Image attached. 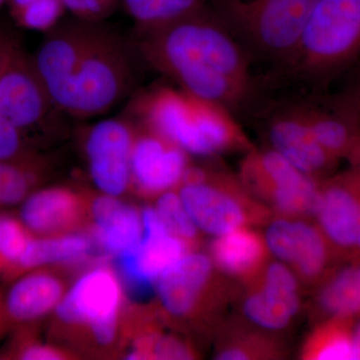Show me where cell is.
Instances as JSON below:
<instances>
[{
	"label": "cell",
	"instance_id": "cb8c5ba5",
	"mask_svg": "<svg viewBox=\"0 0 360 360\" xmlns=\"http://www.w3.org/2000/svg\"><path fill=\"white\" fill-rule=\"evenodd\" d=\"M96 255L89 233H68L30 238L16 266L14 279L30 270L53 264H80ZM13 279V281H14Z\"/></svg>",
	"mask_w": 360,
	"mask_h": 360
},
{
	"label": "cell",
	"instance_id": "2e32d148",
	"mask_svg": "<svg viewBox=\"0 0 360 360\" xmlns=\"http://www.w3.org/2000/svg\"><path fill=\"white\" fill-rule=\"evenodd\" d=\"M360 219V172L354 167L321 181L314 221L340 264L354 259Z\"/></svg>",
	"mask_w": 360,
	"mask_h": 360
},
{
	"label": "cell",
	"instance_id": "8d00e7d4",
	"mask_svg": "<svg viewBox=\"0 0 360 360\" xmlns=\"http://www.w3.org/2000/svg\"><path fill=\"white\" fill-rule=\"evenodd\" d=\"M34 0H8L6 6H8L9 13L11 18H14L16 14L20 13L26 6H30Z\"/></svg>",
	"mask_w": 360,
	"mask_h": 360
},
{
	"label": "cell",
	"instance_id": "5b68a950",
	"mask_svg": "<svg viewBox=\"0 0 360 360\" xmlns=\"http://www.w3.org/2000/svg\"><path fill=\"white\" fill-rule=\"evenodd\" d=\"M321 0H210L252 63L276 73L292 58Z\"/></svg>",
	"mask_w": 360,
	"mask_h": 360
},
{
	"label": "cell",
	"instance_id": "60d3db41",
	"mask_svg": "<svg viewBox=\"0 0 360 360\" xmlns=\"http://www.w3.org/2000/svg\"><path fill=\"white\" fill-rule=\"evenodd\" d=\"M360 262V219L359 225V232H357L356 246H355V251L354 259L352 262Z\"/></svg>",
	"mask_w": 360,
	"mask_h": 360
},
{
	"label": "cell",
	"instance_id": "ac0fdd59",
	"mask_svg": "<svg viewBox=\"0 0 360 360\" xmlns=\"http://www.w3.org/2000/svg\"><path fill=\"white\" fill-rule=\"evenodd\" d=\"M300 101L319 143L338 160H347L360 141L359 84L335 96Z\"/></svg>",
	"mask_w": 360,
	"mask_h": 360
},
{
	"label": "cell",
	"instance_id": "83f0119b",
	"mask_svg": "<svg viewBox=\"0 0 360 360\" xmlns=\"http://www.w3.org/2000/svg\"><path fill=\"white\" fill-rule=\"evenodd\" d=\"M134 27L170 22L207 6L210 0H120Z\"/></svg>",
	"mask_w": 360,
	"mask_h": 360
},
{
	"label": "cell",
	"instance_id": "74e56055",
	"mask_svg": "<svg viewBox=\"0 0 360 360\" xmlns=\"http://www.w3.org/2000/svg\"><path fill=\"white\" fill-rule=\"evenodd\" d=\"M359 321H355L352 343H354V359L360 360V317H357Z\"/></svg>",
	"mask_w": 360,
	"mask_h": 360
},
{
	"label": "cell",
	"instance_id": "1f68e13d",
	"mask_svg": "<svg viewBox=\"0 0 360 360\" xmlns=\"http://www.w3.org/2000/svg\"><path fill=\"white\" fill-rule=\"evenodd\" d=\"M70 354L56 347L44 345L34 340L28 331L22 330L15 336L11 347L1 354L0 359L21 360H59L66 359Z\"/></svg>",
	"mask_w": 360,
	"mask_h": 360
},
{
	"label": "cell",
	"instance_id": "d590c367",
	"mask_svg": "<svg viewBox=\"0 0 360 360\" xmlns=\"http://www.w3.org/2000/svg\"><path fill=\"white\" fill-rule=\"evenodd\" d=\"M15 44V40L0 30V75L4 71V66H6Z\"/></svg>",
	"mask_w": 360,
	"mask_h": 360
},
{
	"label": "cell",
	"instance_id": "277c9868",
	"mask_svg": "<svg viewBox=\"0 0 360 360\" xmlns=\"http://www.w3.org/2000/svg\"><path fill=\"white\" fill-rule=\"evenodd\" d=\"M359 59L360 0H321L295 54L276 77L321 91Z\"/></svg>",
	"mask_w": 360,
	"mask_h": 360
},
{
	"label": "cell",
	"instance_id": "d6a6232c",
	"mask_svg": "<svg viewBox=\"0 0 360 360\" xmlns=\"http://www.w3.org/2000/svg\"><path fill=\"white\" fill-rule=\"evenodd\" d=\"M150 338L149 359H194L198 352L184 338L174 335H165L156 329Z\"/></svg>",
	"mask_w": 360,
	"mask_h": 360
},
{
	"label": "cell",
	"instance_id": "9c48e42d",
	"mask_svg": "<svg viewBox=\"0 0 360 360\" xmlns=\"http://www.w3.org/2000/svg\"><path fill=\"white\" fill-rule=\"evenodd\" d=\"M122 284L115 270L101 264L87 270L56 307V319L85 331L96 345L108 347L120 333Z\"/></svg>",
	"mask_w": 360,
	"mask_h": 360
},
{
	"label": "cell",
	"instance_id": "6da1fadb",
	"mask_svg": "<svg viewBox=\"0 0 360 360\" xmlns=\"http://www.w3.org/2000/svg\"><path fill=\"white\" fill-rule=\"evenodd\" d=\"M130 40L142 65L194 96L222 104L233 113L257 98L252 60L210 0L179 20L134 27Z\"/></svg>",
	"mask_w": 360,
	"mask_h": 360
},
{
	"label": "cell",
	"instance_id": "ffe728a7",
	"mask_svg": "<svg viewBox=\"0 0 360 360\" xmlns=\"http://www.w3.org/2000/svg\"><path fill=\"white\" fill-rule=\"evenodd\" d=\"M89 214L94 224L89 236L96 255L103 259L134 250L143 238L141 212L118 196L103 193L91 198Z\"/></svg>",
	"mask_w": 360,
	"mask_h": 360
},
{
	"label": "cell",
	"instance_id": "44dd1931",
	"mask_svg": "<svg viewBox=\"0 0 360 360\" xmlns=\"http://www.w3.org/2000/svg\"><path fill=\"white\" fill-rule=\"evenodd\" d=\"M207 255L217 269L241 286L255 281L272 257L264 234L257 229H238L213 238Z\"/></svg>",
	"mask_w": 360,
	"mask_h": 360
},
{
	"label": "cell",
	"instance_id": "7402d4cb",
	"mask_svg": "<svg viewBox=\"0 0 360 360\" xmlns=\"http://www.w3.org/2000/svg\"><path fill=\"white\" fill-rule=\"evenodd\" d=\"M60 277L45 269H33L14 279L4 295V310L11 326L30 324L56 309L65 295Z\"/></svg>",
	"mask_w": 360,
	"mask_h": 360
},
{
	"label": "cell",
	"instance_id": "30bf717a",
	"mask_svg": "<svg viewBox=\"0 0 360 360\" xmlns=\"http://www.w3.org/2000/svg\"><path fill=\"white\" fill-rule=\"evenodd\" d=\"M0 116L35 146V137L58 125L63 115L52 103L30 56L14 45L0 75Z\"/></svg>",
	"mask_w": 360,
	"mask_h": 360
},
{
	"label": "cell",
	"instance_id": "ba28073f",
	"mask_svg": "<svg viewBox=\"0 0 360 360\" xmlns=\"http://www.w3.org/2000/svg\"><path fill=\"white\" fill-rule=\"evenodd\" d=\"M238 176L274 217L314 220L321 180L307 176L269 146L245 153Z\"/></svg>",
	"mask_w": 360,
	"mask_h": 360
},
{
	"label": "cell",
	"instance_id": "f546056e",
	"mask_svg": "<svg viewBox=\"0 0 360 360\" xmlns=\"http://www.w3.org/2000/svg\"><path fill=\"white\" fill-rule=\"evenodd\" d=\"M33 234L20 217L0 213V277L13 281L16 266Z\"/></svg>",
	"mask_w": 360,
	"mask_h": 360
},
{
	"label": "cell",
	"instance_id": "5bb4252c",
	"mask_svg": "<svg viewBox=\"0 0 360 360\" xmlns=\"http://www.w3.org/2000/svg\"><path fill=\"white\" fill-rule=\"evenodd\" d=\"M82 130V144L90 177L108 195L130 188L135 123L129 116L106 118Z\"/></svg>",
	"mask_w": 360,
	"mask_h": 360
},
{
	"label": "cell",
	"instance_id": "ab89813d",
	"mask_svg": "<svg viewBox=\"0 0 360 360\" xmlns=\"http://www.w3.org/2000/svg\"><path fill=\"white\" fill-rule=\"evenodd\" d=\"M347 160L349 161L350 167H354L360 172V141L352 155L348 156Z\"/></svg>",
	"mask_w": 360,
	"mask_h": 360
},
{
	"label": "cell",
	"instance_id": "9a60e30c",
	"mask_svg": "<svg viewBox=\"0 0 360 360\" xmlns=\"http://www.w3.org/2000/svg\"><path fill=\"white\" fill-rule=\"evenodd\" d=\"M141 214L143 238L141 243L115 257L122 285L136 296L146 295L155 288L158 277L191 251L168 232L155 207L148 206Z\"/></svg>",
	"mask_w": 360,
	"mask_h": 360
},
{
	"label": "cell",
	"instance_id": "e575fe53",
	"mask_svg": "<svg viewBox=\"0 0 360 360\" xmlns=\"http://www.w3.org/2000/svg\"><path fill=\"white\" fill-rule=\"evenodd\" d=\"M73 18L89 22H104L115 13L120 0H61Z\"/></svg>",
	"mask_w": 360,
	"mask_h": 360
},
{
	"label": "cell",
	"instance_id": "b9f144b4",
	"mask_svg": "<svg viewBox=\"0 0 360 360\" xmlns=\"http://www.w3.org/2000/svg\"><path fill=\"white\" fill-rule=\"evenodd\" d=\"M7 2H8V0H0V11H1L2 7L7 4Z\"/></svg>",
	"mask_w": 360,
	"mask_h": 360
},
{
	"label": "cell",
	"instance_id": "8fae6325",
	"mask_svg": "<svg viewBox=\"0 0 360 360\" xmlns=\"http://www.w3.org/2000/svg\"><path fill=\"white\" fill-rule=\"evenodd\" d=\"M264 227L270 255L292 270L302 288L316 290L342 265L314 220L274 217Z\"/></svg>",
	"mask_w": 360,
	"mask_h": 360
},
{
	"label": "cell",
	"instance_id": "836d02e7",
	"mask_svg": "<svg viewBox=\"0 0 360 360\" xmlns=\"http://www.w3.org/2000/svg\"><path fill=\"white\" fill-rule=\"evenodd\" d=\"M39 153L37 146L6 118L0 116V161Z\"/></svg>",
	"mask_w": 360,
	"mask_h": 360
},
{
	"label": "cell",
	"instance_id": "52a82bcc",
	"mask_svg": "<svg viewBox=\"0 0 360 360\" xmlns=\"http://www.w3.org/2000/svg\"><path fill=\"white\" fill-rule=\"evenodd\" d=\"M177 191L196 226L213 238L264 227L274 217L269 207L248 193L238 174L221 168L191 165Z\"/></svg>",
	"mask_w": 360,
	"mask_h": 360
},
{
	"label": "cell",
	"instance_id": "7bdbcfd3",
	"mask_svg": "<svg viewBox=\"0 0 360 360\" xmlns=\"http://www.w3.org/2000/svg\"><path fill=\"white\" fill-rule=\"evenodd\" d=\"M359 87H360V82H359Z\"/></svg>",
	"mask_w": 360,
	"mask_h": 360
},
{
	"label": "cell",
	"instance_id": "4fadbf2b",
	"mask_svg": "<svg viewBox=\"0 0 360 360\" xmlns=\"http://www.w3.org/2000/svg\"><path fill=\"white\" fill-rule=\"evenodd\" d=\"M264 127L267 146L307 176L322 180L335 174L340 160L317 141L300 99L272 103L264 110Z\"/></svg>",
	"mask_w": 360,
	"mask_h": 360
},
{
	"label": "cell",
	"instance_id": "f1b7e54d",
	"mask_svg": "<svg viewBox=\"0 0 360 360\" xmlns=\"http://www.w3.org/2000/svg\"><path fill=\"white\" fill-rule=\"evenodd\" d=\"M155 210L170 234L181 240L189 250H198L201 245L200 229L187 212L177 189L158 196Z\"/></svg>",
	"mask_w": 360,
	"mask_h": 360
},
{
	"label": "cell",
	"instance_id": "d4e9b609",
	"mask_svg": "<svg viewBox=\"0 0 360 360\" xmlns=\"http://www.w3.org/2000/svg\"><path fill=\"white\" fill-rule=\"evenodd\" d=\"M315 290L310 309L315 323L336 315L360 317V262L340 265Z\"/></svg>",
	"mask_w": 360,
	"mask_h": 360
},
{
	"label": "cell",
	"instance_id": "4dcf8cb0",
	"mask_svg": "<svg viewBox=\"0 0 360 360\" xmlns=\"http://www.w3.org/2000/svg\"><path fill=\"white\" fill-rule=\"evenodd\" d=\"M65 11L61 0H34L13 20L25 30L45 34L61 22Z\"/></svg>",
	"mask_w": 360,
	"mask_h": 360
},
{
	"label": "cell",
	"instance_id": "4316f807",
	"mask_svg": "<svg viewBox=\"0 0 360 360\" xmlns=\"http://www.w3.org/2000/svg\"><path fill=\"white\" fill-rule=\"evenodd\" d=\"M49 172L51 160L40 153L0 161V208L22 203Z\"/></svg>",
	"mask_w": 360,
	"mask_h": 360
},
{
	"label": "cell",
	"instance_id": "d6986e66",
	"mask_svg": "<svg viewBox=\"0 0 360 360\" xmlns=\"http://www.w3.org/2000/svg\"><path fill=\"white\" fill-rule=\"evenodd\" d=\"M89 203L68 187L39 188L21 203L20 219L34 236L73 233L90 219Z\"/></svg>",
	"mask_w": 360,
	"mask_h": 360
},
{
	"label": "cell",
	"instance_id": "603a6c76",
	"mask_svg": "<svg viewBox=\"0 0 360 360\" xmlns=\"http://www.w3.org/2000/svg\"><path fill=\"white\" fill-rule=\"evenodd\" d=\"M217 333L215 359L264 360L285 356V348L279 335L255 328L243 319L224 321Z\"/></svg>",
	"mask_w": 360,
	"mask_h": 360
},
{
	"label": "cell",
	"instance_id": "7a4b0ae2",
	"mask_svg": "<svg viewBox=\"0 0 360 360\" xmlns=\"http://www.w3.org/2000/svg\"><path fill=\"white\" fill-rule=\"evenodd\" d=\"M32 56L52 103L66 117L105 115L136 91L141 59L131 40L103 22L61 21Z\"/></svg>",
	"mask_w": 360,
	"mask_h": 360
},
{
	"label": "cell",
	"instance_id": "3957f363",
	"mask_svg": "<svg viewBox=\"0 0 360 360\" xmlns=\"http://www.w3.org/2000/svg\"><path fill=\"white\" fill-rule=\"evenodd\" d=\"M130 98L125 115L155 130L189 155L246 153L255 148L231 110L176 85H151Z\"/></svg>",
	"mask_w": 360,
	"mask_h": 360
},
{
	"label": "cell",
	"instance_id": "8992f818",
	"mask_svg": "<svg viewBox=\"0 0 360 360\" xmlns=\"http://www.w3.org/2000/svg\"><path fill=\"white\" fill-rule=\"evenodd\" d=\"M222 274L212 258L189 251L155 281L160 309L170 321L217 331L227 307L238 300L240 285Z\"/></svg>",
	"mask_w": 360,
	"mask_h": 360
},
{
	"label": "cell",
	"instance_id": "484cf974",
	"mask_svg": "<svg viewBox=\"0 0 360 360\" xmlns=\"http://www.w3.org/2000/svg\"><path fill=\"white\" fill-rule=\"evenodd\" d=\"M356 317L336 315L316 322L300 348L303 360H354V328Z\"/></svg>",
	"mask_w": 360,
	"mask_h": 360
},
{
	"label": "cell",
	"instance_id": "f35d334b",
	"mask_svg": "<svg viewBox=\"0 0 360 360\" xmlns=\"http://www.w3.org/2000/svg\"><path fill=\"white\" fill-rule=\"evenodd\" d=\"M11 326L4 310V295L0 293V333H6Z\"/></svg>",
	"mask_w": 360,
	"mask_h": 360
},
{
	"label": "cell",
	"instance_id": "e0dca14e",
	"mask_svg": "<svg viewBox=\"0 0 360 360\" xmlns=\"http://www.w3.org/2000/svg\"><path fill=\"white\" fill-rule=\"evenodd\" d=\"M134 122L130 188L143 198H150L179 188L191 165V155L155 130Z\"/></svg>",
	"mask_w": 360,
	"mask_h": 360
},
{
	"label": "cell",
	"instance_id": "7c38bea8",
	"mask_svg": "<svg viewBox=\"0 0 360 360\" xmlns=\"http://www.w3.org/2000/svg\"><path fill=\"white\" fill-rule=\"evenodd\" d=\"M302 290L292 270L279 260L270 259L255 281L240 285V319L279 335L288 330L302 310Z\"/></svg>",
	"mask_w": 360,
	"mask_h": 360
}]
</instances>
